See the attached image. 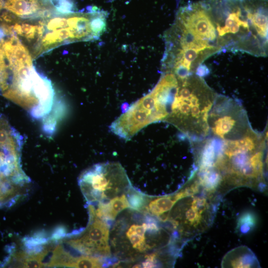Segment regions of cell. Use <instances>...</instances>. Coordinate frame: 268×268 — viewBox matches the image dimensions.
I'll return each mask as SVG.
<instances>
[{"label":"cell","instance_id":"2e32d148","mask_svg":"<svg viewBox=\"0 0 268 268\" xmlns=\"http://www.w3.org/2000/svg\"><path fill=\"white\" fill-rule=\"evenodd\" d=\"M130 207L136 210H140L145 203V199L142 195L134 193L128 196Z\"/></svg>","mask_w":268,"mask_h":268},{"label":"cell","instance_id":"d6986e66","mask_svg":"<svg viewBox=\"0 0 268 268\" xmlns=\"http://www.w3.org/2000/svg\"><path fill=\"white\" fill-rule=\"evenodd\" d=\"M21 27L22 36L25 37L29 41L34 38L35 35L37 33V25L22 23Z\"/></svg>","mask_w":268,"mask_h":268},{"label":"cell","instance_id":"44dd1931","mask_svg":"<svg viewBox=\"0 0 268 268\" xmlns=\"http://www.w3.org/2000/svg\"><path fill=\"white\" fill-rule=\"evenodd\" d=\"M14 0H8V1L11 2H12V1H14Z\"/></svg>","mask_w":268,"mask_h":268},{"label":"cell","instance_id":"6da1fadb","mask_svg":"<svg viewBox=\"0 0 268 268\" xmlns=\"http://www.w3.org/2000/svg\"><path fill=\"white\" fill-rule=\"evenodd\" d=\"M164 39L162 62L181 75L196 73L205 60L222 51L204 0L180 8Z\"/></svg>","mask_w":268,"mask_h":268},{"label":"cell","instance_id":"9a60e30c","mask_svg":"<svg viewBox=\"0 0 268 268\" xmlns=\"http://www.w3.org/2000/svg\"><path fill=\"white\" fill-rule=\"evenodd\" d=\"M73 3L71 0H58L55 5V10L58 14L68 15L73 13Z\"/></svg>","mask_w":268,"mask_h":268},{"label":"cell","instance_id":"5bb4252c","mask_svg":"<svg viewBox=\"0 0 268 268\" xmlns=\"http://www.w3.org/2000/svg\"><path fill=\"white\" fill-rule=\"evenodd\" d=\"M47 252L44 251L40 253L30 256L26 258L23 262V268H41L43 266L42 260L47 255Z\"/></svg>","mask_w":268,"mask_h":268},{"label":"cell","instance_id":"ac0fdd59","mask_svg":"<svg viewBox=\"0 0 268 268\" xmlns=\"http://www.w3.org/2000/svg\"><path fill=\"white\" fill-rule=\"evenodd\" d=\"M58 30L46 34L42 40V45L46 48L58 43H61L58 37Z\"/></svg>","mask_w":268,"mask_h":268},{"label":"cell","instance_id":"30bf717a","mask_svg":"<svg viewBox=\"0 0 268 268\" xmlns=\"http://www.w3.org/2000/svg\"><path fill=\"white\" fill-rule=\"evenodd\" d=\"M146 230V223L142 225H132L126 232L127 237L129 238L133 247L140 252L146 250L149 246L145 241V233Z\"/></svg>","mask_w":268,"mask_h":268},{"label":"cell","instance_id":"5b68a950","mask_svg":"<svg viewBox=\"0 0 268 268\" xmlns=\"http://www.w3.org/2000/svg\"><path fill=\"white\" fill-rule=\"evenodd\" d=\"M109 234L108 224L103 220L95 218L86 233L79 239L71 240L69 244L84 254L109 257Z\"/></svg>","mask_w":268,"mask_h":268},{"label":"cell","instance_id":"7a4b0ae2","mask_svg":"<svg viewBox=\"0 0 268 268\" xmlns=\"http://www.w3.org/2000/svg\"><path fill=\"white\" fill-rule=\"evenodd\" d=\"M222 50L268 55V2L266 0H205Z\"/></svg>","mask_w":268,"mask_h":268},{"label":"cell","instance_id":"7c38bea8","mask_svg":"<svg viewBox=\"0 0 268 268\" xmlns=\"http://www.w3.org/2000/svg\"><path fill=\"white\" fill-rule=\"evenodd\" d=\"M90 28L95 37L98 39L106 29V13L95 11L90 20Z\"/></svg>","mask_w":268,"mask_h":268},{"label":"cell","instance_id":"4fadbf2b","mask_svg":"<svg viewBox=\"0 0 268 268\" xmlns=\"http://www.w3.org/2000/svg\"><path fill=\"white\" fill-rule=\"evenodd\" d=\"M257 223V218L252 212L247 211L239 217L237 229L241 233L245 234L253 230Z\"/></svg>","mask_w":268,"mask_h":268},{"label":"cell","instance_id":"277c9868","mask_svg":"<svg viewBox=\"0 0 268 268\" xmlns=\"http://www.w3.org/2000/svg\"><path fill=\"white\" fill-rule=\"evenodd\" d=\"M167 220L181 235L192 236L204 230L210 223L212 210L209 197L196 194L184 198Z\"/></svg>","mask_w":268,"mask_h":268},{"label":"cell","instance_id":"52a82bcc","mask_svg":"<svg viewBox=\"0 0 268 268\" xmlns=\"http://www.w3.org/2000/svg\"><path fill=\"white\" fill-rule=\"evenodd\" d=\"M221 266L223 268H258L259 264L257 258L249 248L240 246L225 255Z\"/></svg>","mask_w":268,"mask_h":268},{"label":"cell","instance_id":"8fae6325","mask_svg":"<svg viewBox=\"0 0 268 268\" xmlns=\"http://www.w3.org/2000/svg\"><path fill=\"white\" fill-rule=\"evenodd\" d=\"M103 262L98 258L81 256L78 258H70L66 264L67 267L70 268H101Z\"/></svg>","mask_w":268,"mask_h":268},{"label":"cell","instance_id":"e0dca14e","mask_svg":"<svg viewBox=\"0 0 268 268\" xmlns=\"http://www.w3.org/2000/svg\"><path fill=\"white\" fill-rule=\"evenodd\" d=\"M47 28L49 30H56L59 28L68 27L67 18L66 17H56L50 19L47 24Z\"/></svg>","mask_w":268,"mask_h":268},{"label":"cell","instance_id":"9c48e42d","mask_svg":"<svg viewBox=\"0 0 268 268\" xmlns=\"http://www.w3.org/2000/svg\"><path fill=\"white\" fill-rule=\"evenodd\" d=\"M4 7L22 18H35L36 13L41 8L37 0H15L7 1Z\"/></svg>","mask_w":268,"mask_h":268},{"label":"cell","instance_id":"3957f363","mask_svg":"<svg viewBox=\"0 0 268 268\" xmlns=\"http://www.w3.org/2000/svg\"><path fill=\"white\" fill-rule=\"evenodd\" d=\"M176 76L164 122L192 141L201 140L208 134V118L217 94L196 74Z\"/></svg>","mask_w":268,"mask_h":268},{"label":"cell","instance_id":"8992f818","mask_svg":"<svg viewBox=\"0 0 268 268\" xmlns=\"http://www.w3.org/2000/svg\"><path fill=\"white\" fill-rule=\"evenodd\" d=\"M195 193V188L191 184H187L181 191L174 195L162 197L151 201L146 207L147 211L151 215L158 217L161 220L165 213L170 210L178 201L186 197L193 195Z\"/></svg>","mask_w":268,"mask_h":268},{"label":"cell","instance_id":"ffe728a7","mask_svg":"<svg viewBox=\"0 0 268 268\" xmlns=\"http://www.w3.org/2000/svg\"><path fill=\"white\" fill-rule=\"evenodd\" d=\"M1 18L5 22L7 23H11L14 21V17L8 13H4L1 15Z\"/></svg>","mask_w":268,"mask_h":268},{"label":"cell","instance_id":"ba28073f","mask_svg":"<svg viewBox=\"0 0 268 268\" xmlns=\"http://www.w3.org/2000/svg\"><path fill=\"white\" fill-rule=\"evenodd\" d=\"M129 207L128 201L123 195L112 199L108 202H100L95 213L97 217L110 226V221L114 220L122 210Z\"/></svg>","mask_w":268,"mask_h":268}]
</instances>
